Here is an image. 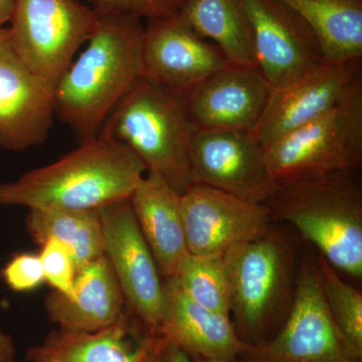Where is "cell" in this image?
Listing matches in <instances>:
<instances>
[{"mask_svg": "<svg viewBox=\"0 0 362 362\" xmlns=\"http://www.w3.org/2000/svg\"><path fill=\"white\" fill-rule=\"evenodd\" d=\"M144 30L142 18L132 14L98 13L89 39L54 88L56 116L81 142L100 135L117 104L142 77Z\"/></svg>", "mask_w": 362, "mask_h": 362, "instance_id": "cell-1", "label": "cell"}, {"mask_svg": "<svg viewBox=\"0 0 362 362\" xmlns=\"http://www.w3.org/2000/svg\"><path fill=\"white\" fill-rule=\"evenodd\" d=\"M144 164L125 145L99 135L49 165L0 185V206L98 211L130 199L146 175Z\"/></svg>", "mask_w": 362, "mask_h": 362, "instance_id": "cell-2", "label": "cell"}, {"mask_svg": "<svg viewBox=\"0 0 362 362\" xmlns=\"http://www.w3.org/2000/svg\"><path fill=\"white\" fill-rule=\"evenodd\" d=\"M273 221H285L334 269L362 276V190L352 173L279 183L267 202Z\"/></svg>", "mask_w": 362, "mask_h": 362, "instance_id": "cell-3", "label": "cell"}, {"mask_svg": "<svg viewBox=\"0 0 362 362\" xmlns=\"http://www.w3.org/2000/svg\"><path fill=\"white\" fill-rule=\"evenodd\" d=\"M195 131L180 95L138 78L117 104L100 135L125 145L147 173L182 194L192 187L190 146Z\"/></svg>", "mask_w": 362, "mask_h": 362, "instance_id": "cell-4", "label": "cell"}, {"mask_svg": "<svg viewBox=\"0 0 362 362\" xmlns=\"http://www.w3.org/2000/svg\"><path fill=\"white\" fill-rule=\"evenodd\" d=\"M294 259L291 243L273 228L223 255L230 315L242 341L269 339L284 322L296 285Z\"/></svg>", "mask_w": 362, "mask_h": 362, "instance_id": "cell-5", "label": "cell"}, {"mask_svg": "<svg viewBox=\"0 0 362 362\" xmlns=\"http://www.w3.org/2000/svg\"><path fill=\"white\" fill-rule=\"evenodd\" d=\"M263 150L278 183L354 173L362 159V82L332 110Z\"/></svg>", "mask_w": 362, "mask_h": 362, "instance_id": "cell-6", "label": "cell"}, {"mask_svg": "<svg viewBox=\"0 0 362 362\" xmlns=\"http://www.w3.org/2000/svg\"><path fill=\"white\" fill-rule=\"evenodd\" d=\"M235 362H362L331 315L315 259L302 262L291 306L277 332L247 344Z\"/></svg>", "mask_w": 362, "mask_h": 362, "instance_id": "cell-7", "label": "cell"}, {"mask_svg": "<svg viewBox=\"0 0 362 362\" xmlns=\"http://www.w3.org/2000/svg\"><path fill=\"white\" fill-rule=\"evenodd\" d=\"M98 13L81 0H16L8 28L14 51L54 90L89 39Z\"/></svg>", "mask_w": 362, "mask_h": 362, "instance_id": "cell-8", "label": "cell"}, {"mask_svg": "<svg viewBox=\"0 0 362 362\" xmlns=\"http://www.w3.org/2000/svg\"><path fill=\"white\" fill-rule=\"evenodd\" d=\"M98 211L103 228L104 256L120 286L125 303L145 325L161 332L164 282L129 199Z\"/></svg>", "mask_w": 362, "mask_h": 362, "instance_id": "cell-9", "label": "cell"}, {"mask_svg": "<svg viewBox=\"0 0 362 362\" xmlns=\"http://www.w3.org/2000/svg\"><path fill=\"white\" fill-rule=\"evenodd\" d=\"M192 185H206L255 204H267L279 188L263 147L249 132H195L190 146Z\"/></svg>", "mask_w": 362, "mask_h": 362, "instance_id": "cell-10", "label": "cell"}, {"mask_svg": "<svg viewBox=\"0 0 362 362\" xmlns=\"http://www.w3.org/2000/svg\"><path fill=\"white\" fill-rule=\"evenodd\" d=\"M251 21L257 69L271 90L324 65L315 33L280 0H244Z\"/></svg>", "mask_w": 362, "mask_h": 362, "instance_id": "cell-11", "label": "cell"}, {"mask_svg": "<svg viewBox=\"0 0 362 362\" xmlns=\"http://www.w3.org/2000/svg\"><path fill=\"white\" fill-rule=\"evenodd\" d=\"M181 213L188 251L199 256L225 255L259 239L273 221L266 204L202 185H192L181 194Z\"/></svg>", "mask_w": 362, "mask_h": 362, "instance_id": "cell-12", "label": "cell"}, {"mask_svg": "<svg viewBox=\"0 0 362 362\" xmlns=\"http://www.w3.org/2000/svg\"><path fill=\"white\" fill-rule=\"evenodd\" d=\"M230 62L221 49L194 32L178 13L146 21L142 78L185 96Z\"/></svg>", "mask_w": 362, "mask_h": 362, "instance_id": "cell-13", "label": "cell"}, {"mask_svg": "<svg viewBox=\"0 0 362 362\" xmlns=\"http://www.w3.org/2000/svg\"><path fill=\"white\" fill-rule=\"evenodd\" d=\"M362 82V59L324 64L320 68L271 90L265 110L251 135L265 147L341 103Z\"/></svg>", "mask_w": 362, "mask_h": 362, "instance_id": "cell-14", "label": "cell"}, {"mask_svg": "<svg viewBox=\"0 0 362 362\" xmlns=\"http://www.w3.org/2000/svg\"><path fill=\"white\" fill-rule=\"evenodd\" d=\"M56 116L54 89L14 51L8 28H0V147L21 152L42 144Z\"/></svg>", "mask_w": 362, "mask_h": 362, "instance_id": "cell-15", "label": "cell"}, {"mask_svg": "<svg viewBox=\"0 0 362 362\" xmlns=\"http://www.w3.org/2000/svg\"><path fill=\"white\" fill-rule=\"evenodd\" d=\"M270 94V87L258 69L228 65L182 97L195 132L251 133Z\"/></svg>", "mask_w": 362, "mask_h": 362, "instance_id": "cell-16", "label": "cell"}, {"mask_svg": "<svg viewBox=\"0 0 362 362\" xmlns=\"http://www.w3.org/2000/svg\"><path fill=\"white\" fill-rule=\"evenodd\" d=\"M166 343L160 331L124 311L115 323L95 332L54 331L28 352L26 362H165Z\"/></svg>", "mask_w": 362, "mask_h": 362, "instance_id": "cell-17", "label": "cell"}, {"mask_svg": "<svg viewBox=\"0 0 362 362\" xmlns=\"http://www.w3.org/2000/svg\"><path fill=\"white\" fill-rule=\"evenodd\" d=\"M161 333L192 359L235 362L247 343L238 337L230 315L204 308L181 289L175 278L164 281Z\"/></svg>", "mask_w": 362, "mask_h": 362, "instance_id": "cell-18", "label": "cell"}, {"mask_svg": "<svg viewBox=\"0 0 362 362\" xmlns=\"http://www.w3.org/2000/svg\"><path fill=\"white\" fill-rule=\"evenodd\" d=\"M125 304L110 264L102 256L78 269L71 297L52 291L45 309L59 329L88 333L115 323L125 311Z\"/></svg>", "mask_w": 362, "mask_h": 362, "instance_id": "cell-19", "label": "cell"}, {"mask_svg": "<svg viewBox=\"0 0 362 362\" xmlns=\"http://www.w3.org/2000/svg\"><path fill=\"white\" fill-rule=\"evenodd\" d=\"M129 201L161 276L175 277L189 252L181 213V194L161 176L147 173Z\"/></svg>", "mask_w": 362, "mask_h": 362, "instance_id": "cell-20", "label": "cell"}, {"mask_svg": "<svg viewBox=\"0 0 362 362\" xmlns=\"http://www.w3.org/2000/svg\"><path fill=\"white\" fill-rule=\"evenodd\" d=\"M177 13L195 33L216 45L230 65L257 68L244 0H185Z\"/></svg>", "mask_w": 362, "mask_h": 362, "instance_id": "cell-21", "label": "cell"}, {"mask_svg": "<svg viewBox=\"0 0 362 362\" xmlns=\"http://www.w3.org/2000/svg\"><path fill=\"white\" fill-rule=\"evenodd\" d=\"M310 26L324 63L362 59V0H280Z\"/></svg>", "mask_w": 362, "mask_h": 362, "instance_id": "cell-22", "label": "cell"}, {"mask_svg": "<svg viewBox=\"0 0 362 362\" xmlns=\"http://www.w3.org/2000/svg\"><path fill=\"white\" fill-rule=\"evenodd\" d=\"M26 230L37 244L52 239L71 252L78 269L104 256V233L99 211L30 209Z\"/></svg>", "mask_w": 362, "mask_h": 362, "instance_id": "cell-23", "label": "cell"}, {"mask_svg": "<svg viewBox=\"0 0 362 362\" xmlns=\"http://www.w3.org/2000/svg\"><path fill=\"white\" fill-rule=\"evenodd\" d=\"M173 278L197 303L230 315V289L223 255L199 256L188 252Z\"/></svg>", "mask_w": 362, "mask_h": 362, "instance_id": "cell-24", "label": "cell"}, {"mask_svg": "<svg viewBox=\"0 0 362 362\" xmlns=\"http://www.w3.org/2000/svg\"><path fill=\"white\" fill-rule=\"evenodd\" d=\"M315 259L331 315L349 346L362 356L361 293L345 283L321 255Z\"/></svg>", "mask_w": 362, "mask_h": 362, "instance_id": "cell-25", "label": "cell"}, {"mask_svg": "<svg viewBox=\"0 0 362 362\" xmlns=\"http://www.w3.org/2000/svg\"><path fill=\"white\" fill-rule=\"evenodd\" d=\"M40 247L42 251L39 256L45 282L51 286L52 291L71 297L75 291L78 271L73 255L56 240H47Z\"/></svg>", "mask_w": 362, "mask_h": 362, "instance_id": "cell-26", "label": "cell"}, {"mask_svg": "<svg viewBox=\"0 0 362 362\" xmlns=\"http://www.w3.org/2000/svg\"><path fill=\"white\" fill-rule=\"evenodd\" d=\"M98 13H127L149 21L180 11L185 0H86Z\"/></svg>", "mask_w": 362, "mask_h": 362, "instance_id": "cell-27", "label": "cell"}, {"mask_svg": "<svg viewBox=\"0 0 362 362\" xmlns=\"http://www.w3.org/2000/svg\"><path fill=\"white\" fill-rule=\"evenodd\" d=\"M1 278L9 289L25 293L37 289L44 284L45 276L39 255H16L4 267Z\"/></svg>", "mask_w": 362, "mask_h": 362, "instance_id": "cell-28", "label": "cell"}, {"mask_svg": "<svg viewBox=\"0 0 362 362\" xmlns=\"http://www.w3.org/2000/svg\"><path fill=\"white\" fill-rule=\"evenodd\" d=\"M16 346L13 338L0 330V362H14Z\"/></svg>", "mask_w": 362, "mask_h": 362, "instance_id": "cell-29", "label": "cell"}, {"mask_svg": "<svg viewBox=\"0 0 362 362\" xmlns=\"http://www.w3.org/2000/svg\"><path fill=\"white\" fill-rule=\"evenodd\" d=\"M165 362H194L187 352L173 343H166Z\"/></svg>", "mask_w": 362, "mask_h": 362, "instance_id": "cell-30", "label": "cell"}, {"mask_svg": "<svg viewBox=\"0 0 362 362\" xmlns=\"http://www.w3.org/2000/svg\"><path fill=\"white\" fill-rule=\"evenodd\" d=\"M16 4V0H0V28L11 21Z\"/></svg>", "mask_w": 362, "mask_h": 362, "instance_id": "cell-31", "label": "cell"}, {"mask_svg": "<svg viewBox=\"0 0 362 362\" xmlns=\"http://www.w3.org/2000/svg\"><path fill=\"white\" fill-rule=\"evenodd\" d=\"M192 361H194V362H228V361H216V359H202V358L192 359Z\"/></svg>", "mask_w": 362, "mask_h": 362, "instance_id": "cell-32", "label": "cell"}, {"mask_svg": "<svg viewBox=\"0 0 362 362\" xmlns=\"http://www.w3.org/2000/svg\"><path fill=\"white\" fill-rule=\"evenodd\" d=\"M47 362H61V361H47Z\"/></svg>", "mask_w": 362, "mask_h": 362, "instance_id": "cell-33", "label": "cell"}]
</instances>
